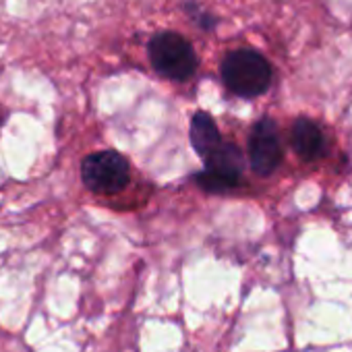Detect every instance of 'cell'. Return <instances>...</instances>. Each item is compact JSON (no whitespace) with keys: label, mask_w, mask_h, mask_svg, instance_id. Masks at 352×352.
Wrapping results in <instances>:
<instances>
[{"label":"cell","mask_w":352,"mask_h":352,"mask_svg":"<svg viewBox=\"0 0 352 352\" xmlns=\"http://www.w3.org/2000/svg\"><path fill=\"white\" fill-rule=\"evenodd\" d=\"M222 79L234 96L257 98L272 85V67L259 52L243 48L226 54L222 60Z\"/></svg>","instance_id":"1"},{"label":"cell","mask_w":352,"mask_h":352,"mask_svg":"<svg viewBox=\"0 0 352 352\" xmlns=\"http://www.w3.org/2000/svg\"><path fill=\"white\" fill-rule=\"evenodd\" d=\"M149 63L170 81H187L197 69V54L189 40L174 32H160L147 44Z\"/></svg>","instance_id":"2"},{"label":"cell","mask_w":352,"mask_h":352,"mask_svg":"<svg viewBox=\"0 0 352 352\" xmlns=\"http://www.w3.org/2000/svg\"><path fill=\"white\" fill-rule=\"evenodd\" d=\"M81 179L89 191L112 195L129 183V164L118 151H98L83 160Z\"/></svg>","instance_id":"3"},{"label":"cell","mask_w":352,"mask_h":352,"mask_svg":"<svg viewBox=\"0 0 352 352\" xmlns=\"http://www.w3.org/2000/svg\"><path fill=\"white\" fill-rule=\"evenodd\" d=\"M204 160H206V172L197 176V183L201 189L212 193H222L239 185L245 160H243V151L236 145L220 143Z\"/></svg>","instance_id":"4"},{"label":"cell","mask_w":352,"mask_h":352,"mask_svg":"<svg viewBox=\"0 0 352 352\" xmlns=\"http://www.w3.org/2000/svg\"><path fill=\"white\" fill-rule=\"evenodd\" d=\"M249 157L251 166L257 174H272L282 162V145L278 124L272 118H261L251 133L249 139Z\"/></svg>","instance_id":"5"},{"label":"cell","mask_w":352,"mask_h":352,"mask_svg":"<svg viewBox=\"0 0 352 352\" xmlns=\"http://www.w3.org/2000/svg\"><path fill=\"white\" fill-rule=\"evenodd\" d=\"M290 141L294 151L302 157V160H317L323 149H325V139L321 129L309 120V118H298L292 124V133H290Z\"/></svg>","instance_id":"6"},{"label":"cell","mask_w":352,"mask_h":352,"mask_svg":"<svg viewBox=\"0 0 352 352\" xmlns=\"http://www.w3.org/2000/svg\"><path fill=\"white\" fill-rule=\"evenodd\" d=\"M191 143L201 157L212 153L222 143L220 131L208 112H197L193 116V120H191Z\"/></svg>","instance_id":"7"},{"label":"cell","mask_w":352,"mask_h":352,"mask_svg":"<svg viewBox=\"0 0 352 352\" xmlns=\"http://www.w3.org/2000/svg\"><path fill=\"white\" fill-rule=\"evenodd\" d=\"M183 9H185V13L189 15V19H191L199 30H214L216 17H214L210 11H206L201 5H197V3H185Z\"/></svg>","instance_id":"8"}]
</instances>
